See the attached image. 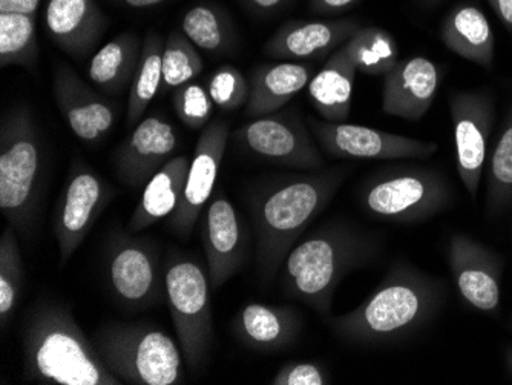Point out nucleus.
Returning a JSON list of instances; mask_svg holds the SVG:
<instances>
[{"mask_svg": "<svg viewBox=\"0 0 512 385\" xmlns=\"http://www.w3.org/2000/svg\"><path fill=\"white\" fill-rule=\"evenodd\" d=\"M350 168L336 166L309 174L286 175L258 186L250 195L256 234V264L270 286L307 226L330 205Z\"/></svg>", "mask_w": 512, "mask_h": 385, "instance_id": "nucleus-1", "label": "nucleus"}, {"mask_svg": "<svg viewBox=\"0 0 512 385\" xmlns=\"http://www.w3.org/2000/svg\"><path fill=\"white\" fill-rule=\"evenodd\" d=\"M444 297L442 281L399 261L361 306L330 318L329 326L347 343H391L427 326L439 312Z\"/></svg>", "mask_w": 512, "mask_h": 385, "instance_id": "nucleus-2", "label": "nucleus"}, {"mask_svg": "<svg viewBox=\"0 0 512 385\" xmlns=\"http://www.w3.org/2000/svg\"><path fill=\"white\" fill-rule=\"evenodd\" d=\"M22 370L28 381L56 385H122L80 329L73 313L42 303L22 330Z\"/></svg>", "mask_w": 512, "mask_h": 385, "instance_id": "nucleus-3", "label": "nucleus"}, {"mask_svg": "<svg viewBox=\"0 0 512 385\" xmlns=\"http://www.w3.org/2000/svg\"><path fill=\"white\" fill-rule=\"evenodd\" d=\"M378 251V238L355 224H325L287 255L281 278L284 293L327 315L342 280L370 263Z\"/></svg>", "mask_w": 512, "mask_h": 385, "instance_id": "nucleus-4", "label": "nucleus"}, {"mask_svg": "<svg viewBox=\"0 0 512 385\" xmlns=\"http://www.w3.org/2000/svg\"><path fill=\"white\" fill-rule=\"evenodd\" d=\"M42 145L25 106L5 112L0 125V209L16 231H30L39 206Z\"/></svg>", "mask_w": 512, "mask_h": 385, "instance_id": "nucleus-5", "label": "nucleus"}, {"mask_svg": "<svg viewBox=\"0 0 512 385\" xmlns=\"http://www.w3.org/2000/svg\"><path fill=\"white\" fill-rule=\"evenodd\" d=\"M92 343L123 384L175 385L183 378L180 347L152 324H106Z\"/></svg>", "mask_w": 512, "mask_h": 385, "instance_id": "nucleus-6", "label": "nucleus"}, {"mask_svg": "<svg viewBox=\"0 0 512 385\" xmlns=\"http://www.w3.org/2000/svg\"><path fill=\"white\" fill-rule=\"evenodd\" d=\"M451 189L436 169L390 168L371 175L361 189L368 214L396 223L428 220L448 208Z\"/></svg>", "mask_w": 512, "mask_h": 385, "instance_id": "nucleus-7", "label": "nucleus"}, {"mask_svg": "<svg viewBox=\"0 0 512 385\" xmlns=\"http://www.w3.org/2000/svg\"><path fill=\"white\" fill-rule=\"evenodd\" d=\"M166 301L189 369L203 366L214 339L211 283L200 264L172 255L165 266Z\"/></svg>", "mask_w": 512, "mask_h": 385, "instance_id": "nucleus-8", "label": "nucleus"}, {"mask_svg": "<svg viewBox=\"0 0 512 385\" xmlns=\"http://www.w3.org/2000/svg\"><path fill=\"white\" fill-rule=\"evenodd\" d=\"M309 129L298 112L278 111L241 126L234 132V140L244 152L264 162L319 171L324 158Z\"/></svg>", "mask_w": 512, "mask_h": 385, "instance_id": "nucleus-9", "label": "nucleus"}, {"mask_svg": "<svg viewBox=\"0 0 512 385\" xmlns=\"http://www.w3.org/2000/svg\"><path fill=\"white\" fill-rule=\"evenodd\" d=\"M114 195L115 189L94 169L82 160L73 163L54 220L60 266L73 257Z\"/></svg>", "mask_w": 512, "mask_h": 385, "instance_id": "nucleus-10", "label": "nucleus"}, {"mask_svg": "<svg viewBox=\"0 0 512 385\" xmlns=\"http://www.w3.org/2000/svg\"><path fill=\"white\" fill-rule=\"evenodd\" d=\"M316 142L327 154L353 160H402L428 158L437 151L433 142L411 139L362 125L307 119Z\"/></svg>", "mask_w": 512, "mask_h": 385, "instance_id": "nucleus-11", "label": "nucleus"}, {"mask_svg": "<svg viewBox=\"0 0 512 385\" xmlns=\"http://www.w3.org/2000/svg\"><path fill=\"white\" fill-rule=\"evenodd\" d=\"M450 114L456 142L457 172L468 194L476 200L496 116L493 97L479 91H459L450 97Z\"/></svg>", "mask_w": 512, "mask_h": 385, "instance_id": "nucleus-12", "label": "nucleus"}, {"mask_svg": "<svg viewBox=\"0 0 512 385\" xmlns=\"http://www.w3.org/2000/svg\"><path fill=\"white\" fill-rule=\"evenodd\" d=\"M108 278L115 298L131 309H148L166 300L165 270L145 240L123 237L112 244Z\"/></svg>", "mask_w": 512, "mask_h": 385, "instance_id": "nucleus-13", "label": "nucleus"}, {"mask_svg": "<svg viewBox=\"0 0 512 385\" xmlns=\"http://www.w3.org/2000/svg\"><path fill=\"white\" fill-rule=\"evenodd\" d=\"M448 263L460 297L480 312L499 309L502 260L468 235L456 234L448 244Z\"/></svg>", "mask_w": 512, "mask_h": 385, "instance_id": "nucleus-14", "label": "nucleus"}, {"mask_svg": "<svg viewBox=\"0 0 512 385\" xmlns=\"http://www.w3.org/2000/svg\"><path fill=\"white\" fill-rule=\"evenodd\" d=\"M229 137V123L223 120L207 123L201 132L189 166L183 197L171 218L172 228L180 237L188 238L191 235L201 211L211 200Z\"/></svg>", "mask_w": 512, "mask_h": 385, "instance_id": "nucleus-15", "label": "nucleus"}, {"mask_svg": "<svg viewBox=\"0 0 512 385\" xmlns=\"http://www.w3.org/2000/svg\"><path fill=\"white\" fill-rule=\"evenodd\" d=\"M177 146V132L168 120L160 116L146 117L115 151V172L131 188L148 185L171 160Z\"/></svg>", "mask_w": 512, "mask_h": 385, "instance_id": "nucleus-16", "label": "nucleus"}, {"mask_svg": "<svg viewBox=\"0 0 512 385\" xmlns=\"http://www.w3.org/2000/svg\"><path fill=\"white\" fill-rule=\"evenodd\" d=\"M53 91L63 119L86 145L102 142L114 128L115 111L111 103L89 88L71 66L57 63Z\"/></svg>", "mask_w": 512, "mask_h": 385, "instance_id": "nucleus-17", "label": "nucleus"}, {"mask_svg": "<svg viewBox=\"0 0 512 385\" xmlns=\"http://www.w3.org/2000/svg\"><path fill=\"white\" fill-rule=\"evenodd\" d=\"M203 244L207 277L211 289L218 290L237 274L246 258L240 217L223 194L212 198L204 211Z\"/></svg>", "mask_w": 512, "mask_h": 385, "instance_id": "nucleus-18", "label": "nucleus"}, {"mask_svg": "<svg viewBox=\"0 0 512 385\" xmlns=\"http://www.w3.org/2000/svg\"><path fill=\"white\" fill-rule=\"evenodd\" d=\"M442 73L427 57H410L398 63L384 76L382 109L388 116L419 122L430 111L439 91Z\"/></svg>", "mask_w": 512, "mask_h": 385, "instance_id": "nucleus-19", "label": "nucleus"}, {"mask_svg": "<svg viewBox=\"0 0 512 385\" xmlns=\"http://www.w3.org/2000/svg\"><path fill=\"white\" fill-rule=\"evenodd\" d=\"M361 27L355 19L292 20L267 40L264 54L293 62L312 59L338 50Z\"/></svg>", "mask_w": 512, "mask_h": 385, "instance_id": "nucleus-20", "label": "nucleus"}, {"mask_svg": "<svg viewBox=\"0 0 512 385\" xmlns=\"http://www.w3.org/2000/svg\"><path fill=\"white\" fill-rule=\"evenodd\" d=\"M108 27V17L96 0H50L45 30L63 53L82 60L91 54Z\"/></svg>", "mask_w": 512, "mask_h": 385, "instance_id": "nucleus-21", "label": "nucleus"}, {"mask_svg": "<svg viewBox=\"0 0 512 385\" xmlns=\"http://www.w3.org/2000/svg\"><path fill=\"white\" fill-rule=\"evenodd\" d=\"M232 330L240 343L250 349L278 352L298 339L302 316L295 307L247 304L235 315Z\"/></svg>", "mask_w": 512, "mask_h": 385, "instance_id": "nucleus-22", "label": "nucleus"}, {"mask_svg": "<svg viewBox=\"0 0 512 385\" xmlns=\"http://www.w3.org/2000/svg\"><path fill=\"white\" fill-rule=\"evenodd\" d=\"M440 40L445 47L485 70H491L496 56V37L490 20L476 5L459 4L440 25Z\"/></svg>", "mask_w": 512, "mask_h": 385, "instance_id": "nucleus-23", "label": "nucleus"}, {"mask_svg": "<svg viewBox=\"0 0 512 385\" xmlns=\"http://www.w3.org/2000/svg\"><path fill=\"white\" fill-rule=\"evenodd\" d=\"M312 68L306 63H266L252 71L246 116L258 119L281 111L301 89L310 83Z\"/></svg>", "mask_w": 512, "mask_h": 385, "instance_id": "nucleus-24", "label": "nucleus"}, {"mask_svg": "<svg viewBox=\"0 0 512 385\" xmlns=\"http://www.w3.org/2000/svg\"><path fill=\"white\" fill-rule=\"evenodd\" d=\"M356 73L355 63L342 45L330 54L321 71L310 80V99L322 119L327 122H345L348 119Z\"/></svg>", "mask_w": 512, "mask_h": 385, "instance_id": "nucleus-25", "label": "nucleus"}, {"mask_svg": "<svg viewBox=\"0 0 512 385\" xmlns=\"http://www.w3.org/2000/svg\"><path fill=\"white\" fill-rule=\"evenodd\" d=\"M188 157L171 158L151 180L148 181L142 200L129 220L128 229L132 234L145 231L161 218L174 214L183 197L189 174Z\"/></svg>", "mask_w": 512, "mask_h": 385, "instance_id": "nucleus-26", "label": "nucleus"}, {"mask_svg": "<svg viewBox=\"0 0 512 385\" xmlns=\"http://www.w3.org/2000/svg\"><path fill=\"white\" fill-rule=\"evenodd\" d=\"M142 48L135 34H120L92 57L88 68L89 79L103 93L111 96L123 93L137 73Z\"/></svg>", "mask_w": 512, "mask_h": 385, "instance_id": "nucleus-27", "label": "nucleus"}, {"mask_svg": "<svg viewBox=\"0 0 512 385\" xmlns=\"http://www.w3.org/2000/svg\"><path fill=\"white\" fill-rule=\"evenodd\" d=\"M163 50L165 42L157 33L151 31L143 42L142 57L138 63L137 73L132 80L128 100V125L137 126L149 103L157 96L163 79Z\"/></svg>", "mask_w": 512, "mask_h": 385, "instance_id": "nucleus-28", "label": "nucleus"}, {"mask_svg": "<svg viewBox=\"0 0 512 385\" xmlns=\"http://www.w3.org/2000/svg\"><path fill=\"white\" fill-rule=\"evenodd\" d=\"M181 31L195 47L207 53H227L235 43L232 20L220 7L198 4L184 14Z\"/></svg>", "mask_w": 512, "mask_h": 385, "instance_id": "nucleus-29", "label": "nucleus"}, {"mask_svg": "<svg viewBox=\"0 0 512 385\" xmlns=\"http://www.w3.org/2000/svg\"><path fill=\"white\" fill-rule=\"evenodd\" d=\"M356 70L367 76H385L399 60L396 39L379 27H361L344 43Z\"/></svg>", "mask_w": 512, "mask_h": 385, "instance_id": "nucleus-30", "label": "nucleus"}, {"mask_svg": "<svg viewBox=\"0 0 512 385\" xmlns=\"http://www.w3.org/2000/svg\"><path fill=\"white\" fill-rule=\"evenodd\" d=\"M39 59L36 17L0 13V65L33 68Z\"/></svg>", "mask_w": 512, "mask_h": 385, "instance_id": "nucleus-31", "label": "nucleus"}, {"mask_svg": "<svg viewBox=\"0 0 512 385\" xmlns=\"http://www.w3.org/2000/svg\"><path fill=\"white\" fill-rule=\"evenodd\" d=\"M512 205V106L503 122L502 132L488 160L486 209L500 214Z\"/></svg>", "mask_w": 512, "mask_h": 385, "instance_id": "nucleus-32", "label": "nucleus"}, {"mask_svg": "<svg viewBox=\"0 0 512 385\" xmlns=\"http://www.w3.org/2000/svg\"><path fill=\"white\" fill-rule=\"evenodd\" d=\"M161 71V91L168 93L169 89L194 82L203 71V59L188 37L174 31L165 42Z\"/></svg>", "mask_w": 512, "mask_h": 385, "instance_id": "nucleus-33", "label": "nucleus"}, {"mask_svg": "<svg viewBox=\"0 0 512 385\" xmlns=\"http://www.w3.org/2000/svg\"><path fill=\"white\" fill-rule=\"evenodd\" d=\"M25 269L13 226L0 238V324L7 327L22 292Z\"/></svg>", "mask_w": 512, "mask_h": 385, "instance_id": "nucleus-34", "label": "nucleus"}, {"mask_svg": "<svg viewBox=\"0 0 512 385\" xmlns=\"http://www.w3.org/2000/svg\"><path fill=\"white\" fill-rule=\"evenodd\" d=\"M207 91L211 94L214 105L223 111H235L249 102V82L235 66L224 65L218 68L209 79Z\"/></svg>", "mask_w": 512, "mask_h": 385, "instance_id": "nucleus-35", "label": "nucleus"}, {"mask_svg": "<svg viewBox=\"0 0 512 385\" xmlns=\"http://www.w3.org/2000/svg\"><path fill=\"white\" fill-rule=\"evenodd\" d=\"M174 106L183 125L200 129L209 123L214 109V100L207 88L200 83H188L175 89Z\"/></svg>", "mask_w": 512, "mask_h": 385, "instance_id": "nucleus-36", "label": "nucleus"}, {"mask_svg": "<svg viewBox=\"0 0 512 385\" xmlns=\"http://www.w3.org/2000/svg\"><path fill=\"white\" fill-rule=\"evenodd\" d=\"M272 384L325 385L330 384V376L315 362H289L278 370Z\"/></svg>", "mask_w": 512, "mask_h": 385, "instance_id": "nucleus-37", "label": "nucleus"}, {"mask_svg": "<svg viewBox=\"0 0 512 385\" xmlns=\"http://www.w3.org/2000/svg\"><path fill=\"white\" fill-rule=\"evenodd\" d=\"M359 2L362 0H310V8L321 16H338L356 7Z\"/></svg>", "mask_w": 512, "mask_h": 385, "instance_id": "nucleus-38", "label": "nucleus"}, {"mask_svg": "<svg viewBox=\"0 0 512 385\" xmlns=\"http://www.w3.org/2000/svg\"><path fill=\"white\" fill-rule=\"evenodd\" d=\"M241 2L250 13L266 17L286 10L293 0H241Z\"/></svg>", "mask_w": 512, "mask_h": 385, "instance_id": "nucleus-39", "label": "nucleus"}, {"mask_svg": "<svg viewBox=\"0 0 512 385\" xmlns=\"http://www.w3.org/2000/svg\"><path fill=\"white\" fill-rule=\"evenodd\" d=\"M40 0H0V13L37 16Z\"/></svg>", "mask_w": 512, "mask_h": 385, "instance_id": "nucleus-40", "label": "nucleus"}, {"mask_svg": "<svg viewBox=\"0 0 512 385\" xmlns=\"http://www.w3.org/2000/svg\"><path fill=\"white\" fill-rule=\"evenodd\" d=\"M506 30L512 31V0H486Z\"/></svg>", "mask_w": 512, "mask_h": 385, "instance_id": "nucleus-41", "label": "nucleus"}, {"mask_svg": "<svg viewBox=\"0 0 512 385\" xmlns=\"http://www.w3.org/2000/svg\"><path fill=\"white\" fill-rule=\"evenodd\" d=\"M114 2H117V4L120 5H125V7L142 10V8L157 7V5L163 4L165 0H114Z\"/></svg>", "mask_w": 512, "mask_h": 385, "instance_id": "nucleus-42", "label": "nucleus"}, {"mask_svg": "<svg viewBox=\"0 0 512 385\" xmlns=\"http://www.w3.org/2000/svg\"><path fill=\"white\" fill-rule=\"evenodd\" d=\"M425 5H436L439 4V2H442V0H422Z\"/></svg>", "mask_w": 512, "mask_h": 385, "instance_id": "nucleus-43", "label": "nucleus"}, {"mask_svg": "<svg viewBox=\"0 0 512 385\" xmlns=\"http://www.w3.org/2000/svg\"><path fill=\"white\" fill-rule=\"evenodd\" d=\"M508 364H509V370H511V373H512V350H511V352H509V355H508Z\"/></svg>", "mask_w": 512, "mask_h": 385, "instance_id": "nucleus-44", "label": "nucleus"}]
</instances>
